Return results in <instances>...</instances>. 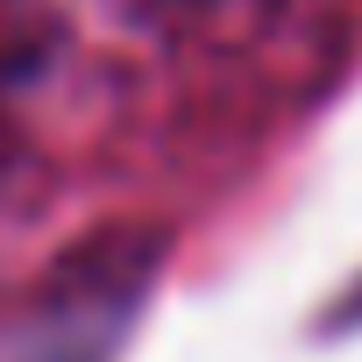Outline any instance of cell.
Wrapping results in <instances>:
<instances>
[{
    "mask_svg": "<svg viewBox=\"0 0 362 362\" xmlns=\"http://www.w3.org/2000/svg\"><path fill=\"white\" fill-rule=\"evenodd\" d=\"M128 327V277L29 298L0 320V362H114Z\"/></svg>",
    "mask_w": 362,
    "mask_h": 362,
    "instance_id": "1",
    "label": "cell"
}]
</instances>
